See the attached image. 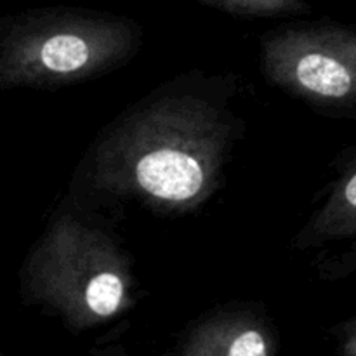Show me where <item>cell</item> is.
Masks as SVG:
<instances>
[{"label":"cell","mask_w":356,"mask_h":356,"mask_svg":"<svg viewBox=\"0 0 356 356\" xmlns=\"http://www.w3.org/2000/svg\"><path fill=\"white\" fill-rule=\"evenodd\" d=\"M353 273H356V242L351 243L350 249L323 261L320 266V277L327 280H339Z\"/></svg>","instance_id":"obj_8"},{"label":"cell","mask_w":356,"mask_h":356,"mask_svg":"<svg viewBox=\"0 0 356 356\" xmlns=\"http://www.w3.org/2000/svg\"><path fill=\"white\" fill-rule=\"evenodd\" d=\"M336 169V181L327 190L322 205L296 235L294 249H316L356 238V145L341 155Z\"/></svg>","instance_id":"obj_6"},{"label":"cell","mask_w":356,"mask_h":356,"mask_svg":"<svg viewBox=\"0 0 356 356\" xmlns=\"http://www.w3.org/2000/svg\"><path fill=\"white\" fill-rule=\"evenodd\" d=\"M225 13L245 17L301 16L309 13L306 0H202Z\"/></svg>","instance_id":"obj_7"},{"label":"cell","mask_w":356,"mask_h":356,"mask_svg":"<svg viewBox=\"0 0 356 356\" xmlns=\"http://www.w3.org/2000/svg\"><path fill=\"white\" fill-rule=\"evenodd\" d=\"M261 70L313 110L356 120V26L315 21L277 28L261 40Z\"/></svg>","instance_id":"obj_4"},{"label":"cell","mask_w":356,"mask_h":356,"mask_svg":"<svg viewBox=\"0 0 356 356\" xmlns=\"http://www.w3.org/2000/svg\"><path fill=\"white\" fill-rule=\"evenodd\" d=\"M341 356H356V316L339 330Z\"/></svg>","instance_id":"obj_9"},{"label":"cell","mask_w":356,"mask_h":356,"mask_svg":"<svg viewBox=\"0 0 356 356\" xmlns=\"http://www.w3.org/2000/svg\"><path fill=\"white\" fill-rule=\"evenodd\" d=\"M28 301L82 330L101 325L136 302L132 259L108 232L75 212H61L35 243L21 271Z\"/></svg>","instance_id":"obj_3"},{"label":"cell","mask_w":356,"mask_h":356,"mask_svg":"<svg viewBox=\"0 0 356 356\" xmlns=\"http://www.w3.org/2000/svg\"><path fill=\"white\" fill-rule=\"evenodd\" d=\"M143 44L136 21L76 7H44L0 23V89H58L106 75Z\"/></svg>","instance_id":"obj_2"},{"label":"cell","mask_w":356,"mask_h":356,"mask_svg":"<svg viewBox=\"0 0 356 356\" xmlns=\"http://www.w3.org/2000/svg\"><path fill=\"white\" fill-rule=\"evenodd\" d=\"M275 346L273 330L259 315L232 309L204 320L181 356H273Z\"/></svg>","instance_id":"obj_5"},{"label":"cell","mask_w":356,"mask_h":356,"mask_svg":"<svg viewBox=\"0 0 356 356\" xmlns=\"http://www.w3.org/2000/svg\"><path fill=\"white\" fill-rule=\"evenodd\" d=\"M235 82L198 73L162 83L96 139L87 177L94 190L160 214H188L221 188L242 120Z\"/></svg>","instance_id":"obj_1"}]
</instances>
